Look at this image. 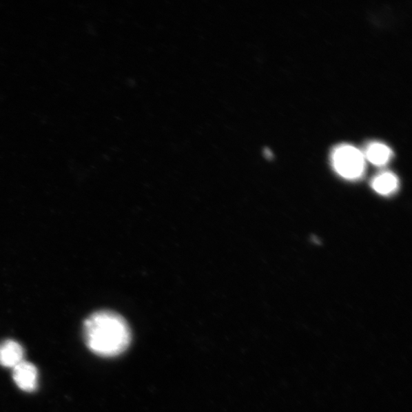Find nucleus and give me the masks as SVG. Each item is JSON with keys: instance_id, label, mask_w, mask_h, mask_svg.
<instances>
[{"instance_id": "5", "label": "nucleus", "mask_w": 412, "mask_h": 412, "mask_svg": "<svg viewBox=\"0 0 412 412\" xmlns=\"http://www.w3.org/2000/svg\"><path fill=\"white\" fill-rule=\"evenodd\" d=\"M399 186V181L392 173L385 172L376 176L372 182V187L375 192L382 195L393 193Z\"/></svg>"}, {"instance_id": "1", "label": "nucleus", "mask_w": 412, "mask_h": 412, "mask_svg": "<svg viewBox=\"0 0 412 412\" xmlns=\"http://www.w3.org/2000/svg\"><path fill=\"white\" fill-rule=\"evenodd\" d=\"M83 338L92 353L102 358H115L129 348L132 333L123 316L105 310L94 312L85 320Z\"/></svg>"}, {"instance_id": "4", "label": "nucleus", "mask_w": 412, "mask_h": 412, "mask_svg": "<svg viewBox=\"0 0 412 412\" xmlns=\"http://www.w3.org/2000/svg\"><path fill=\"white\" fill-rule=\"evenodd\" d=\"M24 361L22 345L13 340H6L0 344V365L14 368Z\"/></svg>"}, {"instance_id": "3", "label": "nucleus", "mask_w": 412, "mask_h": 412, "mask_svg": "<svg viewBox=\"0 0 412 412\" xmlns=\"http://www.w3.org/2000/svg\"><path fill=\"white\" fill-rule=\"evenodd\" d=\"M12 369L13 380L20 389L25 392H33L37 389L39 373L34 365L24 360Z\"/></svg>"}, {"instance_id": "2", "label": "nucleus", "mask_w": 412, "mask_h": 412, "mask_svg": "<svg viewBox=\"0 0 412 412\" xmlns=\"http://www.w3.org/2000/svg\"><path fill=\"white\" fill-rule=\"evenodd\" d=\"M332 163L339 175L349 180L359 178L365 169L364 155L351 145L337 147L332 154Z\"/></svg>"}, {"instance_id": "6", "label": "nucleus", "mask_w": 412, "mask_h": 412, "mask_svg": "<svg viewBox=\"0 0 412 412\" xmlns=\"http://www.w3.org/2000/svg\"><path fill=\"white\" fill-rule=\"evenodd\" d=\"M392 154V151L388 146L381 143H373L368 147L366 157L373 165L382 166L389 161Z\"/></svg>"}]
</instances>
